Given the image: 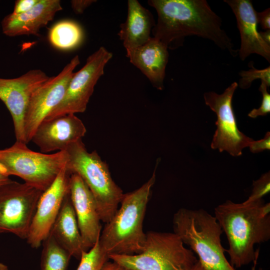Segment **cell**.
Here are the masks:
<instances>
[{
	"instance_id": "obj_1",
	"label": "cell",
	"mask_w": 270,
	"mask_h": 270,
	"mask_svg": "<svg viewBox=\"0 0 270 270\" xmlns=\"http://www.w3.org/2000/svg\"><path fill=\"white\" fill-rule=\"evenodd\" d=\"M148 2L158 14L153 38L168 48L180 46L186 36H196L212 40L233 56H237L231 38L222 28L221 18L206 0H149Z\"/></svg>"
},
{
	"instance_id": "obj_2",
	"label": "cell",
	"mask_w": 270,
	"mask_h": 270,
	"mask_svg": "<svg viewBox=\"0 0 270 270\" xmlns=\"http://www.w3.org/2000/svg\"><path fill=\"white\" fill-rule=\"evenodd\" d=\"M214 216L224 232L230 264L236 268L248 264L259 255L254 246L270 238V204L262 198L250 202L230 200L214 208Z\"/></svg>"
},
{
	"instance_id": "obj_3",
	"label": "cell",
	"mask_w": 270,
	"mask_h": 270,
	"mask_svg": "<svg viewBox=\"0 0 270 270\" xmlns=\"http://www.w3.org/2000/svg\"><path fill=\"white\" fill-rule=\"evenodd\" d=\"M158 164L152 177L146 183L132 192L124 194L120 208L106 223L99 244L108 256L134 255L144 250L146 234L144 232L143 222L152 188L156 181Z\"/></svg>"
},
{
	"instance_id": "obj_4",
	"label": "cell",
	"mask_w": 270,
	"mask_h": 270,
	"mask_svg": "<svg viewBox=\"0 0 270 270\" xmlns=\"http://www.w3.org/2000/svg\"><path fill=\"white\" fill-rule=\"evenodd\" d=\"M174 232L198 256L208 270H236L222 246L223 230L216 217L206 210L180 208L173 217Z\"/></svg>"
},
{
	"instance_id": "obj_5",
	"label": "cell",
	"mask_w": 270,
	"mask_h": 270,
	"mask_svg": "<svg viewBox=\"0 0 270 270\" xmlns=\"http://www.w3.org/2000/svg\"><path fill=\"white\" fill-rule=\"evenodd\" d=\"M64 150L66 168L84 182L94 198L101 221L108 222L117 211L124 194L113 180L107 164L96 150L89 152L82 140L71 144Z\"/></svg>"
},
{
	"instance_id": "obj_6",
	"label": "cell",
	"mask_w": 270,
	"mask_h": 270,
	"mask_svg": "<svg viewBox=\"0 0 270 270\" xmlns=\"http://www.w3.org/2000/svg\"><path fill=\"white\" fill-rule=\"evenodd\" d=\"M108 256L128 270H191L198 260L174 232L153 231L146 234L141 253Z\"/></svg>"
},
{
	"instance_id": "obj_7",
	"label": "cell",
	"mask_w": 270,
	"mask_h": 270,
	"mask_svg": "<svg viewBox=\"0 0 270 270\" xmlns=\"http://www.w3.org/2000/svg\"><path fill=\"white\" fill-rule=\"evenodd\" d=\"M66 162L65 150L52 154L36 152L23 142L16 141L10 147L0 150V173L18 176L42 192L52 184Z\"/></svg>"
},
{
	"instance_id": "obj_8",
	"label": "cell",
	"mask_w": 270,
	"mask_h": 270,
	"mask_svg": "<svg viewBox=\"0 0 270 270\" xmlns=\"http://www.w3.org/2000/svg\"><path fill=\"white\" fill-rule=\"evenodd\" d=\"M43 192L25 182L12 180L0 188V233L26 240Z\"/></svg>"
},
{
	"instance_id": "obj_9",
	"label": "cell",
	"mask_w": 270,
	"mask_h": 270,
	"mask_svg": "<svg viewBox=\"0 0 270 270\" xmlns=\"http://www.w3.org/2000/svg\"><path fill=\"white\" fill-rule=\"evenodd\" d=\"M112 57V54L104 46L90 55L84 66L74 73L60 102L44 120L84 112L97 82L104 74L105 66Z\"/></svg>"
},
{
	"instance_id": "obj_10",
	"label": "cell",
	"mask_w": 270,
	"mask_h": 270,
	"mask_svg": "<svg viewBox=\"0 0 270 270\" xmlns=\"http://www.w3.org/2000/svg\"><path fill=\"white\" fill-rule=\"evenodd\" d=\"M238 86L234 82L221 94L208 92L204 94L205 104L214 112L217 117L216 129L213 136L210 146L220 152L226 151L233 156L242 154L244 148L248 147L253 140L238 128L233 110L232 100Z\"/></svg>"
},
{
	"instance_id": "obj_11",
	"label": "cell",
	"mask_w": 270,
	"mask_h": 270,
	"mask_svg": "<svg viewBox=\"0 0 270 270\" xmlns=\"http://www.w3.org/2000/svg\"><path fill=\"white\" fill-rule=\"evenodd\" d=\"M80 63L78 56H75L56 76L50 77L33 94L24 122L26 144L31 141L39 124L62 99L74 70Z\"/></svg>"
},
{
	"instance_id": "obj_12",
	"label": "cell",
	"mask_w": 270,
	"mask_h": 270,
	"mask_svg": "<svg viewBox=\"0 0 270 270\" xmlns=\"http://www.w3.org/2000/svg\"><path fill=\"white\" fill-rule=\"evenodd\" d=\"M49 78L39 69L30 70L16 78H0V100L12 116L16 141L26 143L24 122L30 100Z\"/></svg>"
},
{
	"instance_id": "obj_13",
	"label": "cell",
	"mask_w": 270,
	"mask_h": 270,
	"mask_svg": "<svg viewBox=\"0 0 270 270\" xmlns=\"http://www.w3.org/2000/svg\"><path fill=\"white\" fill-rule=\"evenodd\" d=\"M70 174L65 166L52 184L42 192L26 240L32 248H40L49 236L63 202L70 192Z\"/></svg>"
},
{
	"instance_id": "obj_14",
	"label": "cell",
	"mask_w": 270,
	"mask_h": 270,
	"mask_svg": "<svg viewBox=\"0 0 270 270\" xmlns=\"http://www.w3.org/2000/svg\"><path fill=\"white\" fill-rule=\"evenodd\" d=\"M86 130L75 114H70L43 120L31 141L42 153L64 150L71 144L82 140Z\"/></svg>"
},
{
	"instance_id": "obj_15",
	"label": "cell",
	"mask_w": 270,
	"mask_h": 270,
	"mask_svg": "<svg viewBox=\"0 0 270 270\" xmlns=\"http://www.w3.org/2000/svg\"><path fill=\"white\" fill-rule=\"evenodd\" d=\"M70 195L86 252L99 240L102 231L96 203L90 189L76 174L70 178Z\"/></svg>"
},
{
	"instance_id": "obj_16",
	"label": "cell",
	"mask_w": 270,
	"mask_h": 270,
	"mask_svg": "<svg viewBox=\"0 0 270 270\" xmlns=\"http://www.w3.org/2000/svg\"><path fill=\"white\" fill-rule=\"evenodd\" d=\"M232 8L240 36L238 54L244 60L250 54H258L270 62V46L262 38L258 32L256 12L250 0H224Z\"/></svg>"
},
{
	"instance_id": "obj_17",
	"label": "cell",
	"mask_w": 270,
	"mask_h": 270,
	"mask_svg": "<svg viewBox=\"0 0 270 270\" xmlns=\"http://www.w3.org/2000/svg\"><path fill=\"white\" fill-rule=\"evenodd\" d=\"M62 10L59 0H39L30 10L22 14L6 16L0 22L2 32L8 36L38 35L40 30Z\"/></svg>"
},
{
	"instance_id": "obj_18",
	"label": "cell",
	"mask_w": 270,
	"mask_h": 270,
	"mask_svg": "<svg viewBox=\"0 0 270 270\" xmlns=\"http://www.w3.org/2000/svg\"><path fill=\"white\" fill-rule=\"evenodd\" d=\"M126 51L130 62L148 78L154 87L162 90L168 60V48L152 37L144 44Z\"/></svg>"
},
{
	"instance_id": "obj_19",
	"label": "cell",
	"mask_w": 270,
	"mask_h": 270,
	"mask_svg": "<svg viewBox=\"0 0 270 270\" xmlns=\"http://www.w3.org/2000/svg\"><path fill=\"white\" fill-rule=\"evenodd\" d=\"M152 14L136 0L128 2V14L118 33L126 50L140 46L151 38L155 26Z\"/></svg>"
},
{
	"instance_id": "obj_20",
	"label": "cell",
	"mask_w": 270,
	"mask_h": 270,
	"mask_svg": "<svg viewBox=\"0 0 270 270\" xmlns=\"http://www.w3.org/2000/svg\"><path fill=\"white\" fill-rule=\"evenodd\" d=\"M50 234L71 256L80 260L82 253L86 252L70 192L63 202Z\"/></svg>"
},
{
	"instance_id": "obj_21",
	"label": "cell",
	"mask_w": 270,
	"mask_h": 270,
	"mask_svg": "<svg viewBox=\"0 0 270 270\" xmlns=\"http://www.w3.org/2000/svg\"><path fill=\"white\" fill-rule=\"evenodd\" d=\"M84 32L80 26L69 20L58 22L50 29V43L62 50H71L78 47L82 42Z\"/></svg>"
},
{
	"instance_id": "obj_22",
	"label": "cell",
	"mask_w": 270,
	"mask_h": 270,
	"mask_svg": "<svg viewBox=\"0 0 270 270\" xmlns=\"http://www.w3.org/2000/svg\"><path fill=\"white\" fill-rule=\"evenodd\" d=\"M40 270H66L70 254L62 248L51 234L43 242Z\"/></svg>"
},
{
	"instance_id": "obj_23",
	"label": "cell",
	"mask_w": 270,
	"mask_h": 270,
	"mask_svg": "<svg viewBox=\"0 0 270 270\" xmlns=\"http://www.w3.org/2000/svg\"><path fill=\"white\" fill-rule=\"evenodd\" d=\"M108 256L102 249L99 240L88 251L82 253L76 270H102Z\"/></svg>"
},
{
	"instance_id": "obj_24",
	"label": "cell",
	"mask_w": 270,
	"mask_h": 270,
	"mask_svg": "<svg viewBox=\"0 0 270 270\" xmlns=\"http://www.w3.org/2000/svg\"><path fill=\"white\" fill-rule=\"evenodd\" d=\"M249 66L250 70H242L239 73L241 78L238 83V86L241 88L247 89L250 86L252 82L257 79H260L268 87L270 86V66L258 70L254 67L252 62H250Z\"/></svg>"
},
{
	"instance_id": "obj_25",
	"label": "cell",
	"mask_w": 270,
	"mask_h": 270,
	"mask_svg": "<svg viewBox=\"0 0 270 270\" xmlns=\"http://www.w3.org/2000/svg\"><path fill=\"white\" fill-rule=\"evenodd\" d=\"M252 193L246 202H252L262 198L270 192V172H268L261 176L257 180H254Z\"/></svg>"
},
{
	"instance_id": "obj_26",
	"label": "cell",
	"mask_w": 270,
	"mask_h": 270,
	"mask_svg": "<svg viewBox=\"0 0 270 270\" xmlns=\"http://www.w3.org/2000/svg\"><path fill=\"white\" fill-rule=\"evenodd\" d=\"M268 87L265 82L261 81L259 88L262 96L261 105L259 108L252 110L248 114L249 117L254 118L258 116H266L270 112V94L268 92Z\"/></svg>"
},
{
	"instance_id": "obj_27",
	"label": "cell",
	"mask_w": 270,
	"mask_h": 270,
	"mask_svg": "<svg viewBox=\"0 0 270 270\" xmlns=\"http://www.w3.org/2000/svg\"><path fill=\"white\" fill-rule=\"evenodd\" d=\"M250 151L252 153H258L270 150V132H268L264 137L258 140H254L250 143L248 146Z\"/></svg>"
},
{
	"instance_id": "obj_28",
	"label": "cell",
	"mask_w": 270,
	"mask_h": 270,
	"mask_svg": "<svg viewBox=\"0 0 270 270\" xmlns=\"http://www.w3.org/2000/svg\"><path fill=\"white\" fill-rule=\"evenodd\" d=\"M39 2V0H17L15 2L12 14H18L26 12L32 9Z\"/></svg>"
},
{
	"instance_id": "obj_29",
	"label": "cell",
	"mask_w": 270,
	"mask_h": 270,
	"mask_svg": "<svg viewBox=\"0 0 270 270\" xmlns=\"http://www.w3.org/2000/svg\"><path fill=\"white\" fill-rule=\"evenodd\" d=\"M96 2L94 0H72L70 4L72 8L76 14H82L86 8Z\"/></svg>"
},
{
	"instance_id": "obj_30",
	"label": "cell",
	"mask_w": 270,
	"mask_h": 270,
	"mask_svg": "<svg viewBox=\"0 0 270 270\" xmlns=\"http://www.w3.org/2000/svg\"><path fill=\"white\" fill-rule=\"evenodd\" d=\"M258 24H260L264 30H270V9L268 8L264 11L256 12Z\"/></svg>"
},
{
	"instance_id": "obj_31",
	"label": "cell",
	"mask_w": 270,
	"mask_h": 270,
	"mask_svg": "<svg viewBox=\"0 0 270 270\" xmlns=\"http://www.w3.org/2000/svg\"><path fill=\"white\" fill-rule=\"evenodd\" d=\"M102 270H128L117 263L107 262L104 265Z\"/></svg>"
},
{
	"instance_id": "obj_32",
	"label": "cell",
	"mask_w": 270,
	"mask_h": 270,
	"mask_svg": "<svg viewBox=\"0 0 270 270\" xmlns=\"http://www.w3.org/2000/svg\"><path fill=\"white\" fill-rule=\"evenodd\" d=\"M260 34L263 40L270 46V30L260 32Z\"/></svg>"
},
{
	"instance_id": "obj_33",
	"label": "cell",
	"mask_w": 270,
	"mask_h": 270,
	"mask_svg": "<svg viewBox=\"0 0 270 270\" xmlns=\"http://www.w3.org/2000/svg\"><path fill=\"white\" fill-rule=\"evenodd\" d=\"M9 176L4 175L0 172V188L12 182Z\"/></svg>"
},
{
	"instance_id": "obj_34",
	"label": "cell",
	"mask_w": 270,
	"mask_h": 270,
	"mask_svg": "<svg viewBox=\"0 0 270 270\" xmlns=\"http://www.w3.org/2000/svg\"><path fill=\"white\" fill-rule=\"evenodd\" d=\"M191 270H208L205 268L198 260Z\"/></svg>"
},
{
	"instance_id": "obj_35",
	"label": "cell",
	"mask_w": 270,
	"mask_h": 270,
	"mask_svg": "<svg viewBox=\"0 0 270 270\" xmlns=\"http://www.w3.org/2000/svg\"><path fill=\"white\" fill-rule=\"evenodd\" d=\"M258 257V256H256L254 260L253 261L254 265L252 267L251 270H256ZM258 270H262V268H260Z\"/></svg>"
},
{
	"instance_id": "obj_36",
	"label": "cell",
	"mask_w": 270,
	"mask_h": 270,
	"mask_svg": "<svg viewBox=\"0 0 270 270\" xmlns=\"http://www.w3.org/2000/svg\"><path fill=\"white\" fill-rule=\"evenodd\" d=\"M0 270H8L6 265L0 262Z\"/></svg>"
},
{
	"instance_id": "obj_37",
	"label": "cell",
	"mask_w": 270,
	"mask_h": 270,
	"mask_svg": "<svg viewBox=\"0 0 270 270\" xmlns=\"http://www.w3.org/2000/svg\"></svg>"
}]
</instances>
